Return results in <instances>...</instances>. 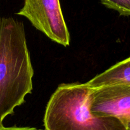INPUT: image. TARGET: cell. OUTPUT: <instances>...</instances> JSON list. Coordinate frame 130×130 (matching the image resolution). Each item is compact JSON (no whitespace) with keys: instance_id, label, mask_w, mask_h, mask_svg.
<instances>
[{"instance_id":"1","label":"cell","mask_w":130,"mask_h":130,"mask_svg":"<svg viewBox=\"0 0 130 130\" xmlns=\"http://www.w3.org/2000/svg\"><path fill=\"white\" fill-rule=\"evenodd\" d=\"M33 76L23 22L0 17V125L31 93Z\"/></svg>"},{"instance_id":"2","label":"cell","mask_w":130,"mask_h":130,"mask_svg":"<svg viewBox=\"0 0 130 130\" xmlns=\"http://www.w3.org/2000/svg\"><path fill=\"white\" fill-rule=\"evenodd\" d=\"M92 89L87 82L58 85L46 108L45 130H127L119 119L91 112Z\"/></svg>"},{"instance_id":"3","label":"cell","mask_w":130,"mask_h":130,"mask_svg":"<svg viewBox=\"0 0 130 130\" xmlns=\"http://www.w3.org/2000/svg\"><path fill=\"white\" fill-rule=\"evenodd\" d=\"M17 14L26 17L53 42L65 47L69 45L70 33L60 0H24V6Z\"/></svg>"},{"instance_id":"4","label":"cell","mask_w":130,"mask_h":130,"mask_svg":"<svg viewBox=\"0 0 130 130\" xmlns=\"http://www.w3.org/2000/svg\"><path fill=\"white\" fill-rule=\"evenodd\" d=\"M90 110L98 115L116 117L126 126L130 121V85L113 84L93 88Z\"/></svg>"},{"instance_id":"5","label":"cell","mask_w":130,"mask_h":130,"mask_svg":"<svg viewBox=\"0 0 130 130\" xmlns=\"http://www.w3.org/2000/svg\"><path fill=\"white\" fill-rule=\"evenodd\" d=\"M87 83L92 88L113 84L130 85V57L113 65Z\"/></svg>"},{"instance_id":"6","label":"cell","mask_w":130,"mask_h":130,"mask_svg":"<svg viewBox=\"0 0 130 130\" xmlns=\"http://www.w3.org/2000/svg\"><path fill=\"white\" fill-rule=\"evenodd\" d=\"M107 8L118 11L121 15L130 16V0H100Z\"/></svg>"},{"instance_id":"7","label":"cell","mask_w":130,"mask_h":130,"mask_svg":"<svg viewBox=\"0 0 130 130\" xmlns=\"http://www.w3.org/2000/svg\"><path fill=\"white\" fill-rule=\"evenodd\" d=\"M0 130H43L41 129H37L35 127H5L3 124L0 125Z\"/></svg>"},{"instance_id":"8","label":"cell","mask_w":130,"mask_h":130,"mask_svg":"<svg viewBox=\"0 0 130 130\" xmlns=\"http://www.w3.org/2000/svg\"><path fill=\"white\" fill-rule=\"evenodd\" d=\"M126 127L127 130H130V121H129V122L126 124Z\"/></svg>"}]
</instances>
